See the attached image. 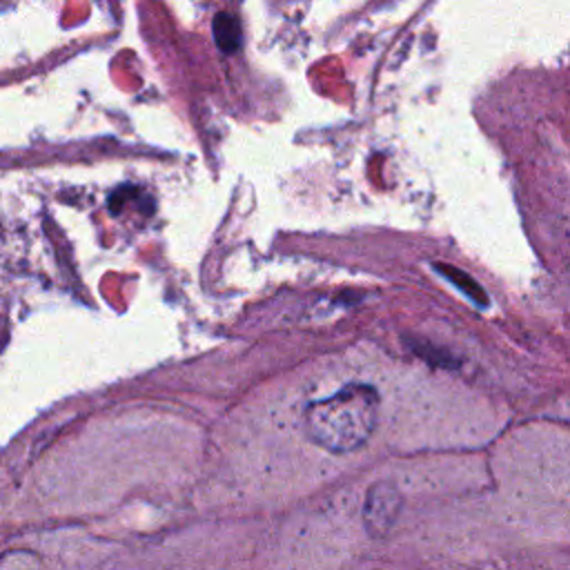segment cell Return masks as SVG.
I'll use <instances>...</instances> for the list:
<instances>
[{
    "label": "cell",
    "mask_w": 570,
    "mask_h": 570,
    "mask_svg": "<svg viewBox=\"0 0 570 570\" xmlns=\"http://www.w3.org/2000/svg\"><path fill=\"white\" fill-rule=\"evenodd\" d=\"M441 272H443V274H445V278H450L459 289H463V294H465V296H470L476 305H488V298H485L483 287H479L476 283H472V281L468 278V274H461V272H456V269H454V267H450V265L441 267Z\"/></svg>",
    "instance_id": "obj_4"
},
{
    "label": "cell",
    "mask_w": 570,
    "mask_h": 570,
    "mask_svg": "<svg viewBox=\"0 0 570 570\" xmlns=\"http://www.w3.org/2000/svg\"><path fill=\"white\" fill-rule=\"evenodd\" d=\"M212 31H214L216 45L225 53H234L240 47V24L232 13H227V11L216 13L214 22H212Z\"/></svg>",
    "instance_id": "obj_3"
},
{
    "label": "cell",
    "mask_w": 570,
    "mask_h": 570,
    "mask_svg": "<svg viewBox=\"0 0 570 570\" xmlns=\"http://www.w3.org/2000/svg\"><path fill=\"white\" fill-rule=\"evenodd\" d=\"M379 423V392L367 383H350L305 407L307 436L332 454L363 448Z\"/></svg>",
    "instance_id": "obj_1"
},
{
    "label": "cell",
    "mask_w": 570,
    "mask_h": 570,
    "mask_svg": "<svg viewBox=\"0 0 570 570\" xmlns=\"http://www.w3.org/2000/svg\"><path fill=\"white\" fill-rule=\"evenodd\" d=\"M401 508H403V494L394 483L379 481L370 485L363 503V525L367 534L376 539L385 537L394 528L401 514Z\"/></svg>",
    "instance_id": "obj_2"
}]
</instances>
